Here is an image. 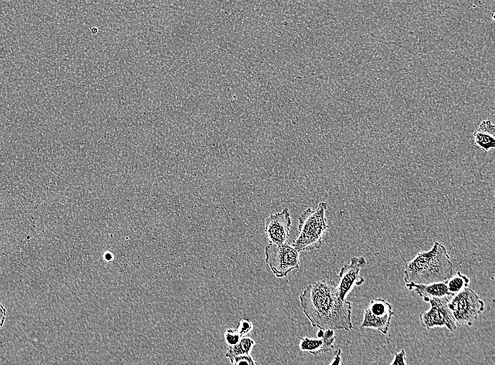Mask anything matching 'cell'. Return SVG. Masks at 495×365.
Listing matches in <instances>:
<instances>
[{"instance_id":"1","label":"cell","mask_w":495,"mask_h":365,"mask_svg":"<svg viewBox=\"0 0 495 365\" xmlns=\"http://www.w3.org/2000/svg\"><path fill=\"white\" fill-rule=\"evenodd\" d=\"M300 301L313 326L322 330L352 329V305L339 298L333 281L321 280L309 285L300 294Z\"/></svg>"},{"instance_id":"2","label":"cell","mask_w":495,"mask_h":365,"mask_svg":"<svg viewBox=\"0 0 495 365\" xmlns=\"http://www.w3.org/2000/svg\"><path fill=\"white\" fill-rule=\"evenodd\" d=\"M406 283L430 284L445 281L453 274V264L446 248L435 241L428 251L419 252L404 266Z\"/></svg>"},{"instance_id":"3","label":"cell","mask_w":495,"mask_h":365,"mask_svg":"<svg viewBox=\"0 0 495 365\" xmlns=\"http://www.w3.org/2000/svg\"><path fill=\"white\" fill-rule=\"evenodd\" d=\"M327 206L326 202H320L314 209L308 208L299 216V234L292 244L299 253L321 248L329 227L325 215Z\"/></svg>"},{"instance_id":"4","label":"cell","mask_w":495,"mask_h":365,"mask_svg":"<svg viewBox=\"0 0 495 365\" xmlns=\"http://www.w3.org/2000/svg\"><path fill=\"white\" fill-rule=\"evenodd\" d=\"M448 305L456 322L468 326L484 310V301L469 287L454 295Z\"/></svg>"},{"instance_id":"5","label":"cell","mask_w":495,"mask_h":365,"mask_svg":"<svg viewBox=\"0 0 495 365\" xmlns=\"http://www.w3.org/2000/svg\"><path fill=\"white\" fill-rule=\"evenodd\" d=\"M265 262L272 273L279 278L287 277L300 267V253L289 244H269L264 249Z\"/></svg>"},{"instance_id":"6","label":"cell","mask_w":495,"mask_h":365,"mask_svg":"<svg viewBox=\"0 0 495 365\" xmlns=\"http://www.w3.org/2000/svg\"><path fill=\"white\" fill-rule=\"evenodd\" d=\"M447 297L430 299V309L420 312L421 325L427 330L435 327H446L450 331L456 330V322L449 308Z\"/></svg>"},{"instance_id":"7","label":"cell","mask_w":495,"mask_h":365,"mask_svg":"<svg viewBox=\"0 0 495 365\" xmlns=\"http://www.w3.org/2000/svg\"><path fill=\"white\" fill-rule=\"evenodd\" d=\"M392 309V305L382 298L371 300L364 311L360 328L375 329L386 335L394 314Z\"/></svg>"},{"instance_id":"8","label":"cell","mask_w":495,"mask_h":365,"mask_svg":"<svg viewBox=\"0 0 495 365\" xmlns=\"http://www.w3.org/2000/svg\"><path fill=\"white\" fill-rule=\"evenodd\" d=\"M366 265L363 256L353 257L350 263L344 265L339 273L340 282L336 285L339 298L344 300L354 286H361L364 283V279L360 276V270Z\"/></svg>"},{"instance_id":"9","label":"cell","mask_w":495,"mask_h":365,"mask_svg":"<svg viewBox=\"0 0 495 365\" xmlns=\"http://www.w3.org/2000/svg\"><path fill=\"white\" fill-rule=\"evenodd\" d=\"M291 223L290 214L288 208L267 217L264 230L269 243L276 245L288 243L290 239Z\"/></svg>"},{"instance_id":"10","label":"cell","mask_w":495,"mask_h":365,"mask_svg":"<svg viewBox=\"0 0 495 365\" xmlns=\"http://www.w3.org/2000/svg\"><path fill=\"white\" fill-rule=\"evenodd\" d=\"M335 340L334 331L326 329L324 330L323 336L321 338H302L300 340L299 346L301 350L317 356L332 350Z\"/></svg>"},{"instance_id":"11","label":"cell","mask_w":495,"mask_h":365,"mask_svg":"<svg viewBox=\"0 0 495 365\" xmlns=\"http://www.w3.org/2000/svg\"><path fill=\"white\" fill-rule=\"evenodd\" d=\"M406 288L410 291H414L425 302H428L432 298H439L450 296L448 292L445 281L435 282L430 284H415L406 283Z\"/></svg>"},{"instance_id":"12","label":"cell","mask_w":495,"mask_h":365,"mask_svg":"<svg viewBox=\"0 0 495 365\" xmlns=\"http://www.w3.org/2000/svg\"><path fill=\"white\" fill-rule=\"evenodd\" d=\"M257 343L249 337H243L240 341L232 346H228L226 357L231 361L233 357L242 354H250Z\"/></svg>"},{"instance_id":"13","label":"cell","mask_w":495,"mask_h":365,"mask_svg":"<svg viewBox=\"0 0 495 365\" xmlns=\"http://www.w3.org/2000/svg\"><path fill=\"white\" fill-rule=\"evenodd\" d=\"M470 279L465 275L458 271L455 275L445 281L450 296H454L468 287Z\"/></svg>"},{"instance_id":"14","label":"cell","mask_w":495,"mask_h":365,"mask_svg":"<svg viewBox=\"0 0 495 365\" xmlns=\"http://www.w3.org/2000/svg\"><path fill=\"white\" fill-rule=\"evenodd\" d=\"M475 144L482 150L487 152L495 147L494 135L476 131L472 134Z\"/></svg>"},{"instance_id":"15","label":"cell","mask_w":495,"mask_h":365,"mask_svg":"<svg viewBox=\"0 0 495 365\" xmlns=\"http://www.w3.org/2000/svg\"><path fill=\"white\" fill-rule=\"evenodd\" d=\"M230 362L232 365H260L250 354H242L233 357Z\"/></svg>"},{"instance_id":"16","label":"cell","mask_w":495,"mask_h":365,"mask_svg":"<svg viewBox=\"0 0 495 365\" xmlns=\"http://www.w3.org/2000/svg\"><path fill=\"white\" fill-rule=\"evenodd\" d=\"M224 338L228 346H232L238 343L242 339V336L237 329H227L224 333Z\"/></svg>"},{"instance_id":"17","label":"cell","mask_w":495,"mask_h":365,"mask_svg":"<svg viewBox=\"0 0 495 365\" xmlns=\"http://www.w3.org/2000/svg\"><path fill=\"white\" fill-rule=\"evenodd\" d=\"M253 328V325L252 323L247 319H242L239 324L238 326L236 328L238 333L240 334L242 338L245 337L246 335H248Z\"/></svg>"},{"instance_id":"18","label":"cell","mask_w":495,"mask_h":365,"mask_svg":"<svg viewBox=\"0 0 495 365\" xmlns=\"http://www.w3.org/2000/svg\"><path fill=\"white\" fill-rule=\"evenodd\" d=\"M494 125L489 120H483L479 124L477 131L487 133L494 135Z\"/></svg>"},{"instance_id":"19","label":"cell","mask_w":495,"mask_h":365,"mask_svg":"<svg viewBox=\"0 0 495 365\" xmlns=\"http://www.w3.org/2000/svg\"><path fill=\"white\" fill-rule=\"evenodd\" d=\"M390 365H409L406 363V352L403 349L394 354V358Z\"/></svg>"},{"instance_id":"20","label":"cell","mask_w":495,"mask_h":365,"mask_svg":"<svg viewBox=\"0 0 495 365\" xmlns=\"http://www.w3.org/2000/svg\"><path fill=\"white\" fill-rule=\"evenodd\" d=\"M342 350L340 348H338L334 352V357L329 365H341L342 358H341Z\"/></svg>"},{"instance_id":"21","label":"cell","mask_w":495,"mask_h":365,"mask_svg":"<svg viewBox=\"0 0 495 365\" xmlns=\"http://www.w3.org/2000/svg\"><path fill=\"white\" fill-rule=\"evenodd\" d=\"M6 317V309L0 302V330L4 326Z\"/></svg>"},{"instance_id":"22","label":"cell","mask_w":495,"mask_h":365,"mask_svg":"<svg viewBox=\"0 0 495 365\" xmlns=\"http://www.w3.org/2000/svg\"><path fill=\"white\" fill-rule=\"evenodd\" d=\"M492 19L494 20V12H493V14H492Z\"/></svg>"}]
</instances>
